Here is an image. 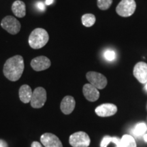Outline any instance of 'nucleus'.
Instances as JSON below:
<instances>
[{"label": "nucleus", "mask_w": 147, "mask_h": 147, "mask_svg": "<svg viewBox=\"0 0 147 147\" xmlns=\"http://www.w3.org/2000/svg\"><path fill=\"white\" fill-rule=\"evenodd\" d=\"M25 64L23 57L15 55L9 58L3 65V72L4 76L10 81L18 80L23 74Z\"/></svg>", "instance_id": "obj_1"}, {"label": "nucleus", "mask_w": 147, "mask_h": 147, "mask_svg": "<svg viewBox=\"0 0 147 147\" xmlns=\"http://www.w3.org/2000/svg\"><path fill=\"white\" fill-rule=\"evenodd\" d=\"M49 40V34L45 29L36 28L29 35L28 42L32 49H40L45 47Z\"/></svg>", "instance_id": "obj_2"}, {"label": "nucleus", "mask_w": 147, "mask_h": 147, "mask_svg": "<svg viewBox=\"0 0 147 147\" xmlns=\"http://www.w3.org/2000/svg\"><path fill=\"white\" fill-rule=\"evenodd\" d=\"M136 8L135 0H121L116 8V12L122 17L131 16Z\"/></svg>", "instance_id": "obj_3"}, {"label": "nucleus", "mask_w": 147, "mask_h": 147, "mask_svg": "<svg viewBox=\"0 0 147 147\" xmlns=\"http://www.w3.org/2000/svg\"><path fill=\"white\" fill-rule=\"evenodd\" d=\"M69 142L73 147H88L91 143V140L87 133L78 131L69 136Z\"/></svg>", "instance_id": "obj_4"}, {"label": "nucleus", "mask_w": 147, "mask_h": 147, "mask_svg": "<svg viewBox=\"0 0 147 147\" xmlns=\"http://www.w3.org/2000/svg\"><path fill=\"white\" fill-rule=\"evenodd\" d=\"M1 26L12 35L17 34L21 27L20 22L12 16H6L3 18L1 22Z\"/></svg>", "instance_id": "obj_5"}, {"label": "nucleus", "mask_w": 147, "mask_h": 147, "mask_svg": "<svg viewBox=\"0 0 147 147\" xmlns=\"http://www.w3.org/2000/svg\"><path fill=\"white\" fill-rule=\"evenodd\" d=\"M47 91L43 87H37L32 93L30 104L34 108L43 107L47 101Z\"/></svg>", "instance_id": "obj_6"}, {"label": "nucleus", "mask_w": 147, "mask_h": 147, "mask_svg": "<svg viewBox=\"0 0 147 147\" xmlns=\"http://www.w3.org/2000/svg\"><path fill=\"white\" fill-rule=\"evenodd\" d=\"M86 78L89 83L97 89H104L107 85V78L102 74L96 71H89L86 74Z\"/></svg>", "instance_id": "obj_7"}, {"label": "nucleus", "mask_w": 147, "mask_h": 147, "mask_svg": "<svg viewBox=\"0 0 147 147\" xmlns=\"http://www.w3.org/2000/svg\"><path fill=\"white\" fill-rule=\"evenodd\" d=\"M134 76L142 84L147 82V63L140 61L136 63L134 68Z\"/></svg>", "instance_id": "obj_8"}, {"label": "nucleus", "mask_w": 147, "mask_h": 147, "mask_svg": "<svg viewBox=\"0 0 147 147\" xmlns=\"http://www.w3.org/2000/svg\"><path fill=\"white\" fill-rule=\"evenodd\" d=\"M51 62L45 56H39L33 59L31 61V66L35 71H40L45 70L51 67Z\"/></svg>", "instance_id": "obj_9"}, {"label": "nucleus", "mask_w": 147, "mask_h": 147, "mask_svg": "<svg viewBox=\"0 0 147 147\" xmlns=\"http://www.w3.org/2000/svg\"><path fill=\"white\" fill-rule=\"evenodd\" d=\"M40 141L45 147H63L59 138L51 133H45L42 135Z\"/></svg>", "instance_id": "obj_10"}, {"label": "nucleus", "mask_w": 147, "mask_h": 147, "mask_svg": "<svg viewBox=\"0 0 147 147\" xmlns=\"http://www.w3.org/2000/svg\"><path fill=\"white\" fill-rule=\"evenodd\" d=\"M117 107L113 104H103L95 108V113L99 117H107L115 115Z\"/></svg>", "instance_id": "obj_11"}, {"label": "nucleus", "mask_w": 147, "mask_h": 147, "mask_svg": "<svg viewBox=\"0 0 147 147\" xmlns=\"http://www.w3.org/2000/svg\"><path fill=\"white\" fill-rule=\"evenodd\" d=\"M84 96L89 102H95L100 97V92L98 89L91 84H85L82 89Z\"/></svg>", "instance_id": "obj_12"}, {"label": "nucleus", "mask_w": 147, "mask_h": 147, "mask_svg": "<svg viewBox=\"0 0 147 147\" xmlns=\"http://www.w3.org/2000/svg\"><path fill=\"white\" fill-rule=\"evenodd\" d=\"M76 102L72 96H65L61 102V110L65 115H69L74 110Z\"/></svg>", "instance_id": "obj_13"}, {"label": "nucleus", "mask_w": 147, "mask_h": 147, "mask_svg": "<svg viewBox=\"0 0 147 147\" xmlns=\"http://www.w3.org/2000/svg\"><path fill=\"white\" fill-rule=\"evenodd\" d=\"M12 11L16 17L23 18L26 14L25 3L21 0H16L12 3Z\"/></svg>", "instance_id": "obj_14"}, {"label": "nucleus", "mask_w": 147, "mask_h": 147, "mask_svg": "<svg viewBox=\"0 0 147 147\" xmlns=\"http://www.w3.org/2000/svg\"><path fill=\"white\" fill-rule=\"evenodd\" d=\"M32 91L31 87L27 84H23L19 89V98L22 102L28 104L30 102L32 96Z\"/></svg>", "instance_id": "obj_15"}, {"label": "nucleus", "mask_w": 147, "mask_h": 147, "mask_svg": "<svg viewBox=\"0 0 147 147\" xmlns=\"http://www.w3.org/2000/svg\"><path fill=\"white\" fill-rule=\"evenodd\" d=\"M121 147H137L135 139L130 135L123 136L121 139Z\"/></svg>", "instance_id": "obj_16"}, {"label": "nucleus", "mask_w": 147, "mask_h": 147, "mask_svg": "<svg viewBox=\"0 0 147 147\" xmlns=\"http://www.w3.org/2000/svg\"><path fill=\"white\" fill-rule=\"evenodd\" d=\"M81 21L84 27H91L94 25L96 21V18L93 14H85L82 16Z\"/></svg>", "instance_id": "obj_17"}, {"label": "nucleus", "mask_w": 147, "mask_h": 147, "mask_svg": "<svg viewBox=\"0 0 147 147\" xmlns=\"http://www.w3.org/2000/svg\"><path fill=\"white\" fill-rule=\"evenodd\" d=\"M147 131V126L144 123H140L136 125L134 129V134L135 135L140 136L144 134Z\"/></svg>", "instance_id": "obj_18"}, {"label": "nucleus", "mask_w": 147, "mask_h": 147, "mask_svg": "<svg viewBox=\"0 0 147 147\" xmlns=\"http://www.w3.org/2000/svg\"><path fill=\"white\" fill-rule=\"evenodd\" d=\"M113 0H97V7L101 10H106L111 6Z\"/></svg>", "instance_id": "obj_19"}, {"label": "nucleus", "mask_w": 147, "mask_h": 147, "mask_svg": "<svg viewBox=\"0 0 147 147\" xmlns=\"http://www.w3.org/2000/svg\"><path fill=\"white\" fill-rule=\"evenodd\" d=\"M104 57L105 58L106 60L109 61H113L116 58V53L113 50H106L104 53Z\"/></svg>", "instance_id": "obj_20"}, {"label": "nucleus", "mask_w": 147, "mask_h": 147, "mask_svg": "<svg viewBox=\"0 0 147 147\" xmlns=\"http://www.w3.org/2000/svg\"><path fill=\"white\" fill-rule=\"evenodd\" d=\"M112 140L113 138L109 136H106L105 137H104V138L102 140V142L100 144V147H107L108 144H110V142H112Z\"/></svg>", "instance_id": "obj_21"}, {"label": "nucleus", "mask_w": 147, "mask_h": 147, "mask_svg": "<svg viewBox=\"0 0 147 147\" xmlns=\"http://www.w3.org/2000/svg\"><path fill=\"white\" fill-rule=\"evenodd\" d=\"M112 142H113L114 144H115L117 147H121V139L119 138L113 137V140H112Z\"/></svg>", "instance_id": "obj_22"}, {"label": "nucleus", "mask_w": 147, "mask_h": 147, "mask_svg": "<svg viewBox=\"0 0 147 147\" xmlns=\"http://www.w3.org/2000/svg\"><path fill=\"white\" fill-rule=\"evenodd\" d=\"M37 8L39 9L40 11L45 10V4L43 2H42V1H39V2H38V3H37Z\"/></svg>", "instance_id": "obj_23"}, {"label": "nucleus", "mask_w": 147, "mask_h": 147, "mask_svg": "<svg viewBox=\"0 0 147 147\" xmlns=\"http://www.w3.org/2000/svg\"><path fill=\"white\" fill-rule=\"evenodd\" d=\"M32 147H43L42 145L40 144L39 142H36V141H34V142H32Z\"/></svg>", "instance_id": "obj_24"}, {"label": "nucleus", "mask_w": 147, "mask_h": 147, "mask_svg": "<svg viewBox=\"0 0 147 147\" xmlns=\"http://www.w3.org/2000/svg\"><path fill=\"white\" fill-rule=\"evenodd\" d=\"M0 147H8V144L3 140H0Z\"/></svg>", "instance_id": "obj_25"}, {"label": "nucleus", "mask_w": 147, "mask_h": 147, "mask_svg": "<svg viewBox=\"0 0 147 147\" xmlns=\"http://www.w3.org/2000/svg\"><path fill=\"white\" fill-rule=\"evenodd\" d=\"M53 2H54V0H46L45 3H46V5H50L52 4Z\"/></svg>", "instance_id": "obj_26"}, {"label": "nucleus", "mask_w": 147, "mask_h": 147, "mask_svg": "<svg viewBox=\"0 0 147 147\" xmlns=\"http://www.w3.org/2000/svg\"><path fill=\"white\" fill-rule=\"evenodd\" d=\"M144 139L145 142H147V134H146V135H144Z\"/></svg>", "instance_id": "obj_27"}, {"label": "nucleus", "mask_w": 147, "mask_h": 147, "mask_svg": "<svg viewBox=\"0 0 147 147\" xmlns=\"http://www.w3.org/2000/svg\"><path fill=\"white\" fill-rule=\"evenodd\" d=\"M145 89H146V91H147V82H146V85H145Z\"/></svg>", "instance_id": "obj_28"}]
</instances>
